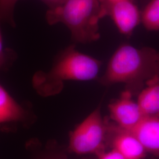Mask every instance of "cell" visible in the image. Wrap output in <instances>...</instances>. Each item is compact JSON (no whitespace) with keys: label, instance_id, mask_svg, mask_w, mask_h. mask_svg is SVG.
Listing matches in <instances>:
<instances>
[{"label":"cell","instance_id":"ba28073f","mask_svg":"<svg viewBox=\"0 0 159 159\" xmlns=\"http://www.w3.org/2000/svg\"><path fill=\"white\" fill-rule=\"evenodd\" d=\"M130 131L142 144L147 153L159 157V117H144Z\"/></svg>","mask_w":159,"mask_h":159},{"label":"cell","instance_id":"5bb4252c","mask_svg":"<svg viewBox=\"0 0 159 159\" xmlns=\"http://www.w3.org/2000/svg\"><path fill=\"white\" fill-rule=\"evenodd\" d=\"M97 156V159H127L117 151L111 148L110 150H106Z\"/></svg>","mask_w":159,"mask_h":159},{"label":"cell","instance_id":"4fadbf2b","mask_svg":"<svg viewBox=\"0 0 159 159\" xmlns=\"http://www.w3.org/2000/svg\"><path fill=\"white\" fill-rule=\"evenodd\" d=\"M16 57L14 51L4 47L0 26V71L7 70L16 60Z\"/></svg>","mask_w":159,"mask_h":159},{"label":"cell","instance_id":"6da1fadb","mask_svg":"<svg viewBox=\"0 0 159 159\" xmlns=\"http://www.w3.org/2000/svg\"><path fill=\"white\" fill-rule=\"evenodd\" d=\"M157 75H159V51L124 43L114 51L104 73L97 80L106 86L123 83L125 90L135 96L148 80Z\"/></svg>","mask_w":159,"mask_h":159},{"label":"cell","instance_id":"8fae6325","mask_svg":"<svg viewBox=\"0 0 159 159\" xmlns=\"http://www.w3.org/2000/svg\"><path fill=\"white\" fill-rule=\"evenodd\" d=\"M141 23L148 31H159V0H149L141 11Z\"/></svg>","mask_w":159,"mask_h":159},{"label":"cell","instance_id":"2e32d148","mask_svg":"<svg viewBox=\"0 0 159 159\" xmlns=\"http://www.w3.org/2000/svg\"><path fill=\"white\" fill-rule=\"evenodd\" d=\"M100 1L102 2L103 4L106 5V4L113 3V2H117V1H123V0H100Z\"/></svg>","mask_w":159,"mask_h":159},{"label":"cell","instance_id":"30bf717a","mask_svg":"<svg viewBox=\"0 0 159 159\" xmlns=\"http://www.w3.org/2000/svg\"><path fill=\"white\" fill-rule=\"evenodd\" d=\"M26 116V111L0 84V124L20 121Z\"/></svg>","mask_w":159,"mask_h":159},{"label":"cell","instance_id":"7a4b0ae2","mask_svg":"<svg viewBox=\"0 0 159 159\" xmlns=\"http://www.w3.org/2000/svg\"><path fill=\"white\" fill-rule=\"evenodd\" d=\"M102 64L101 61L76 50L73 44L60 52L49 71L34 74L33 84L43 96L55 95L62 90L66 81L97 79Z\"/></svg>","mask_w":159,"mask_h":159},{"label":"cell","instance_id":"9a60e30c","mask_svg":"<svg viewBox=\"0 0 159 159\" xmlns=\"http://www.w3.org/2000/svg\"><path fill=\"white\" fill-rule=\"evenodd\" d=\"M41 2L44 3L48 6L49 9H52L60 6L66 0H40Z\"/></svg>","mask_w":159,"mask_h":159},{"label":"cell","instance_id":"7c38bea8","mask_svg":"<svg viewBox=\"0 0 159 159\" xmlns=\"http://www.w3.org/2000/svg\"><path fill=\"white\" fill-rule=\"evenodd\" d=\"M18 1L20 0H0V23L5 22L13 27H16L14 12Z\"/></svg>","mask_w":159,"mask_h":159},{"label":"cell","instance_id":"3957f363","mask_svg":"<svg viewBox=\"0 0 159 159\" xmlns=\"http://www.w3.org/2000/svg\"><path fill=\"white\" fill-rule=\"evenodd\" d=\"M105 17L106 8L100 0H66L46 14L48 24L63 23L70 30L72 40L83 44L100 38L99 21Z\"/></svg>","mask_w":159,"mask_h":159},{"label":"cell","instance_id":"9c48e42d","mask_svg":"<svg viewBox=\"0 0 159 159\" xmlns=\"http://www.w3.org/2000/svg\"><path fill=\"white\" fill-rule=\"evenodd\" d=\"M137 96L144 117H159V75L148 80Z\"/></svg>","mask_w":159,"mask_h":159},{"label":"cell","instance_id":"52a82bcc","mask_svg":"<svg viewBox=\"0 0 159 159\" xmlns=\"http://www.w3.org/2000/svg\"><path fill=\"white\" fill-rule=\"evenodd\" d=\"M108 148L117 151L127 159H144L147 152L130 131L108 120Z\"/></svg>","mask_w":159,"mask_h":159},{"label":"cell","instance_id":"5b68a950","mask_svg":"<svg viewBox=\"0 0 159 159\" xmlns=\"http://www.w3.org/2000/svg\"><path fill=\"white\" fill-rule=\"evenodd\" d=\"M133 97L130 91L125 90L108 105L111 121L127 130H132L144 117Z\"/></svg>","mask_w":159,"mask_h":159},{"label":"cell","instance_id":"277c9868","mask_svg":"<svg viewBox=\"0 0 159 159\" xmlns=\"http://www.w3.org/2000/svg\"><path fill=\"white\" fill-rule=\"evenodd\" d=\"M107 139L108 120L102 118L99 106L71 132L68 150L79 155L97 156L107 150Z\"/></svg>","mask_w":159,"mask_h":159},{"label":"cell","instance_id":"8992f818","mask_svg":"<svg viewBox=\"0 0 159 159\" xmlns=\"http://www.w3.org/2000/svg\"><path fill=\"white\" fill-rule=\"evenodd\" d=\"M104 6L106 17H110L120 33L125 37L131 36L141 23V11L133 0L120 1Z\"/></svg>","mask_w":159,"mask_h":159}]
</instances>
